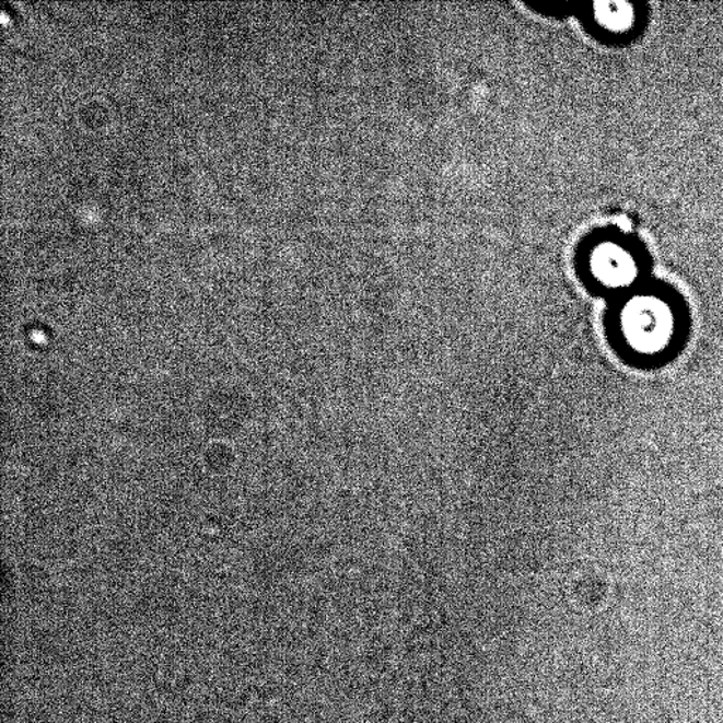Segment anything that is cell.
Instances as JSON below:
<instances>
[{"mask_svg":"<svg viewBox=\"0 0 723 723\" xmlns=\"http://www.w3.org/2000/svg\"><path fill=\"white\" fill-rule=\"evenodd\" d=\"M678 318L666 300L638 295L623 305L616 319L615 337L626 355L642 362L667 358L677 346Z\"/></svg>","mask_w":723,"mask_h":723,"instance_id":"1","label":"cell"},{"mask_svg":"<svg viewBox=\"0 0 723 723\" xmlns=\"http://www.w3.org/2000/svg\"><path fill=\"white\" fill-rule=\"evenodd\" d=\"M591 275L606 288L619 289L632 283L638 275L633 256L625 247L602 244L590 257Z\"/></svg>","mask_w":723,"mask_h":723,"instance_id":"2","label":"cell"},{"mask_svg":"<svg viewBox=\"0 0 723 723\" xmlns=\"http://www.w3.org/2000/svg\"><path fill=\"white\" fill-rule=\"evenodd\" d=\"M595 18L608 31L622 32L632 24L633 11L628 3H596Z\"/></svg>","mask_w":723,"mask_h":723,"instance_id":"3","label":"cell"}]
</instances>
